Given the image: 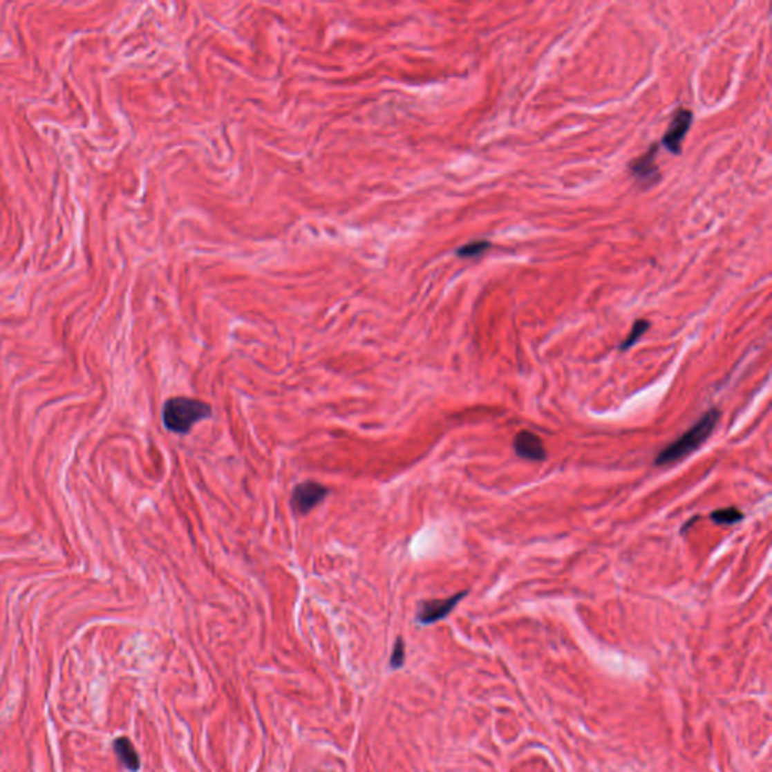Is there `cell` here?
<instances>
[{
  "mask_svg": "<svg viewBox=\"0 0 772 772\" xmlns=\"http://www.w3.org/2000/svg\"><path fill=\"white\" fill-rule=\"evenodd\" d=\"M691 124H693V112L690 109H685V107L677 109L673 115V120H671L666 135H663L661 140L662 147L671 154L675 156L680 154V151H682L684 139L686 138L688 131H690Z\"/></svg>",
  "mask_w": 772,
  "mask_h": 772,
  "instance_id": "277c9868",
  "label": "cell"
},
{
  "mask_svg": "<svg viewBox=\"0 0 772 772\" xmlns=\"http://www.w3.org/2000/svg\"><path fill=\"white\" fill-rule=\"evenodd\" d=\"M491 247L492 243L487 242V240H477V242L463 245L455 251V254H458V256H460V258H476V256H481L484 252H487Z\"/></svg>",
  "mask_w": 772,
  "mask_h": 772,
  "instance_id": "8fae6325",
  "label": "cell"
},
{
  "mask_svg": "<svg viewBox=\"0 0 772 772\" xmlns=\"http://www.w3.org/2000/svg\"><path fill=\"white\" fill-rule=\"evenodd\" d=\"M697 519H699V516H694V518H693V519H691L690 522H685V525L682 527V533H685V531H686V529H690V528L693 527V524H694V522H695Z\"/></svg>",
  "mask_w": 772,
  "mask_h": 772,
  "instance_id": "4fadbf2b",
  "label": "cell"
},
{
  "mask_svg": "<svg viewBox=\"0 0 772 772\" xmlns=\"http://www.w3.org/2000/svg\"><path fill=\"white\" fill-rule=\"evenodd\" d=\"M514 453H516L520 459L531 460V462H543L546 460V448L543 441L533 431L522 430L514 436L513 441Z\"/></svg>",
  "mask_w": 772,
  "mask_h": 772,
  "instance_id": "52a82bcc",
  "label": "cell"
},
{
  "mask_svg": "<svg viewBox=\"0 0 772 772\" xmlns=\"http://www.w3.org/2000/svg\"><path fill=\"white\" fill-rule=\"evenodd\" d=\"M658 151H659V145L653 144L643 156L637 157L635 160L629 163L630 173H632L640 185L650 187L652 185H657L659 181L661 172L657 164Z\"/></svg>",
  "mask_w": 772,
  "mask_h": 772,
  "instance_id": "8992f818",
  "label": "cell"
},
{
  "mask_svg": "<svg viewBox=\"0 0 772 772\" xmlns=\"http://www.w3.org/2000/svg\"><path fill=\"white\" fill-rule=\"evenodd\" d=\"M329 495V489L317 481H303L294 486L292 492V507L297 514L310 513Z\"/></svg>",
  "mask_w": 772,
  "mask_h": 772,
  "instance_id": "3957f363",
  "label": "cell"
},
{
  "mask_svg": "<svg viewBox=\"0 0 772 772\" xmlns=\"http://www.w3.org/2000/svg\"><path fill=\"white\" fill-rule=\"evenodd\" d=\"M710 519L715 522L717 525H735V524H740V522L744 519V513L736 507L718 509L710 513Z\"/></svg>",
  "mask_w": 772,
  "mask_h": 772,
  "instance_id": "9c48e42d",
  "label": "cell"
},
{
  "mask_svg": "<svg viewBox=\"0 0 772 772\" xmlns=\"http://www.w3.org/2000/svg\"><path fill=\"white\" fill-rule=\"evenodd\" d=\"M113 750L122 765L127 769L133 772H136L139 769L140 766L139 756L130 740H127V737H120V740H116L113 744Z\"/></svg>",
  "mask_w": 772,
  "mask_h": 772,
  "instance_id": "ba28073f",
  "label": "cell"
},
{
  "mask_svg": "<svg viewBox=\"0 0 772 772\" xmlns=\"http://www.w3.org/2000/svg\"><path fill=\"white\" fill-rule=\"evenodd\" d=\"M467 594L468 590H464L453 594L451 597H446V599H430L421 602L417 612V620L421 625L436 623V621L445 619Z\"/></svg>",
  "mask_w": 772,
  "mask_h": 772,
  "instance_id": "5b68a950",
  "label": "cell"
},
{
  "mask_svg": "<svg viewBox=\"0 0 772 772\" xmlns=\"http://www.w3.org/2000/svg\"><path fill=\"white\" fill-rule=\"evenodd\" d=\"M649 329H650V321H649V320H644V319L637 320V321L634 323L632 329H630V332L628 334V337H626V338L623 339V341H621V344L619 346L620 350H621V352H626V350H629L630 347H634L638 341H640V338H641Z\"/></svg>",
  "mask_w": 772,
  "mask_h": 772,
  "instance_id": "30bf717a",
  "label": "cell"
},
{
  "mask_svg": "<svg viewBox=\"0 0 772 772\" xmlns=\"http://www.w3.org/2000/svg\"><path fill=\"white\" fill-rule=\"evenodd\" d=\"M211 408L190 397H172L163 406V424L177 435H186L199 421L210 418Z\"/></svg>",
  "mask_w": 772,
  "mask_h": 772,
  "instance_id": "7a4b0ae2",
  "label": "cell"
},
{
  "mask_svg": "<svg viewBox=\"0 0 772 772\" xmlns=\"http://www.w3.org/2000/svg\"><path fill=\"white\" fill-rule=\"evenodd\" d=\"M719 418L721 412L718 409H709L706 413H703L702 418L688 429L682 436H679L676 441L662 448L657 459H655V464L657 467H667V464L682 460L695 450H699L712 435Z\"/></svg>",
  "mask_w": 772,
  "mask_h": 772,
  "instance_id": "6da1fadb",
  "label": "cell"
},
{
  "mask_svg": "<svg viewBox=\"0 0 772 772\" xmlns=\"http://www.w3.org/2000/svg\"><path fill=\"white\" fill-rule=\"evenodd\" d=\"M406 659V653H404V643L402 638H397L395 646L393 649V655H391V667L393 668H400L403 667Z\"/></svg>",
  "mask_w": 772,
  "mask_h": 772,
  "instance_id": "7c38bea8",
  "label": "cell"
}]
</instances>
